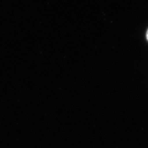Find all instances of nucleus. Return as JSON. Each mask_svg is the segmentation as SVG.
Listing matches in <instances>:
<instances>
[{"instance_id":"1","label":"nucleus","mask_w":148,"mask_h":148,"mask_svg":"<svg viewBox=\"0 0 148 148\" xmlns=\"http://www.w3.org/2000/svg\"><path fill=\"white\" fill-rule=\"evenodd\" d=\"M146 39H147V41H148V30H147V32H146Z\"/></svg>"}]
</instances>
